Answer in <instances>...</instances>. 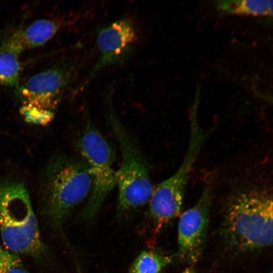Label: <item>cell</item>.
<instances>
[{
    "label": "cell",
    "instance_id": "obj_1",
    "mask_svg": "<svg viewBox=\"0 0 273 273\" xmlns=\"http://www.w3.org/2000/svg\"><path fill=\"white\" fill-rule=\"evenodd\" d=\"M220 234L226 246L250 252L272 244V195L259 184L233 190L225 202Z\"/></svg>",
    "mask_w": 273,
    "mask_h": 273
},
{
    "label": "cell",
    "instance_id": "obj_14",
    "mask_svg": "<svg viewBox=\"0 0 273 273\" xmlns=\"http://www.w3.org/2000/svg\"><path fill=\"white\" fill-rule=\"evenodd\" d=\"M20 112L26 122L37 125H47L52 120L54 116L52 110L28 105L22 106Z\"/></svg>",
    "mask_w": 273,
    "mask_h": 273
},
{
    "label": "cell",
    "instance_id": "obj_11",
    "mask_svg": "<svg viewBox=\"0 0 273 273\" xmlns=\"http://www.w3.org/2000/svg\"><path fill=\"white\" fill-rule=\"evenodd\" d=\"M216 6L223 14L270 16L272 14L271 0L218 1Z\"/></svg>",
    "mask_w": 273,
    "mask_h": 273
},
{
    "label": "cell",
    "instance_id": "obj_6",
    "mask_svg": "<svg viewBox=\"0 0 273 273\" xmlns=\"http://www.w3.org/2000/svg\"><path fill=\"white\" fill-rule=\"evenodd\" d=\"M78 147L92 179L91 191L81 214L83 219L89 220L96 216L116 185V171L113 166L114 153L109 143L89 121L83 128Z\"/></svg>",
    "mask_w": 273,
    "mask_h": 273
},
{
    "label": "cell",
    "instance_id": "obj_5",
    "mask_svg": "<svg viewBox=\"0 0 273 273\" xmlns=\"http://www.w3.org/2000/svg\"><path fill=\"white\" fill-rule=\"evenodd\" d=\"M196 105L191 112L190 140L184 160L175 173L153 188L148 202L149 215L159 223H167L180 215L190 172L207 138L197 120Z\"/></svg>",
    "mask_w": 273,
    "mask_h": 273
},
{
    "label": "cell",
    "instance_id": "obj_12",
    "mask_svg": "<svg viewBox=\"0 0 273 273\" xmlns=\"http://www.w3.org/2000/svg\"><path fill=\"white\" fill-rule=\"evenodd\" d=\"M172 259L171 256L156 251L145 250L132 262L129 273H160Z\"/></svg>",
    "mask_w": 273,
    "mask_h": 273
},
{
    "label": "cell",
    "instance_id": "obj_8",
    "mask_svg": "<svg viewBox=\"0 0 273 273\" xmlns=\"http://www.w3.org/2000/svg\"><path fill=\"white\" fill-rule=\"evenodd\" d=\"M138 37L133 22L127 17L120 18L100 28L97 32L96 42L100 56L81 84V88L98 72L126 61L133 51Z\"/></svg>",
    "mask_w": 273,
    "mask_h": 273
},
{
    "label": "cell",
    "instance_id": "obj_13",
    "mask_svg": "<svg viewBox=\"0 0 273 273\" xmlns=\"http://www.w3.org/2000/svg\"><path fill=\"white\" fill-rule=\"evenodd\" d=\"M19 54L3 46L0 48V84L18 87L21 71Z\"/></svg>",
    "mask_w": 273,
    "mask_h": 273
},
{
    "label": "cell",
    "instance_id": "obj_2",
    "mask_svg": "<svg viewBox=\"0 0 273 273\" xmlns=\"http://www.w3.org/2000/svg\"><path fill=\"white\" fill-rule=\"evenodd\" d=\"M0 235L14 253L41 258L46 247L26 187L11 181L0 185Z\"/></svg>",
    "mask_w": 273,
    "mask_h": 273
},
{
    "label": "cell",
    "instance_id": "obj_4",
    "mask_svg": "<svg viewBox=\"0 0 273 273\" xmlns=\"http://www.w3.org/2000/svg\"><path fill=\"white\" fill-rule=\"evenodd\" d=\"M107 97L109 121L121 153V162L116 171L115 179L118 191L117 210L119 213L123 214L146 204L153 187L148 162L116 116L110 97Z\"/></svg>",
    "mask_w": 273,
    "mask_h": 273
},
{
    "label": "cell",
    "instance_id": "obj_15",
    "mask_svg": "<svg viewBox=\"0 0 273 273\" xmlns=\"http://www.w3.org/2000/svg\"><path fill=\"white\" fill-rule=\"evenodd\" d=\"M0 273H29L19 257L0 244Z\"/></svg>",
    "mask_w": 273,
    "mask_h": 273
},
{
    "label": "cell",
    "instance_id": "obj_16",
    "mask_svg": "<svg viewBox=\"0 0 273 273\" xmlns=\"http://www.w3.org/2000/svg\"><path fill=\"white\" fill-rule=\"evenodd\" d=\"M180 273H195V270L193 267L191 266L186 268Z\"/></svg>",
    "mask_w": 273,
    "mask_h": 273
},
{
    "label": "cell",
    "instance_id": "obj_7",
    "mask_svg": "<svg viewBox=\"0 0 273 273\" xmlns=\"http://www.w3.org/2000/svg\"><path fill=\"white\" fill-rule=\"evenodd\" d=\"M213 195L212 183L208 182L196 203L180 215L177 229L178 253L180 258L188 263L196 262L203 251Z\"/></svg>",
    "mask_w": 273,
    "mask_h": 273
},
{
    "label": "cell",
    "instance_id": "obj_9",
    "mask_svg": "<svg viewBox=\"0 0 273 273\" xmlns=\"http://www.w3.org/2000/svg\"><path fill=\"white\" fill-rule=\"evenodd\" d=\"M75 65L63 62L35 74L17 87L24 105L51 110L57 105L63 90L73 80Z\"/></svg>",
    "mask_w": 273,
    "mask_h": 273
},
{
    "label": "cell",
    "instance_id": "obj_3",
    "mask_svg": "<svg viewBox=\"0 0 273 273\" xmlns=\"http://www.w3.org/2000/svg\"><path fill=\"white\" fill-rule=\"evenodd\" d=\"M92 179L82 160L58 158L49 165L42 185L43 208L51 224L59 228L75 207L88 198Z\"/></svg>",
    "mask_w": 273,
    "mask_h": 273
},
{
    "label": "cell",
    "instance_id": "obj_10",
    "mask_svg": "<svg viewBox=\"0 0 273 273\" xmlns=\"http://www.w3.org/2000/svg\"><path fill=\"white\" fill-rule=\"evenodd\" d=\"M60 29V24L56 20L39 19L25 28L15 31L2 46L20 54L24 50L44 44L54 36Z\"/></svg>",
    "mask_w": 273,
    "mask_h": 273
}]
</instances>
